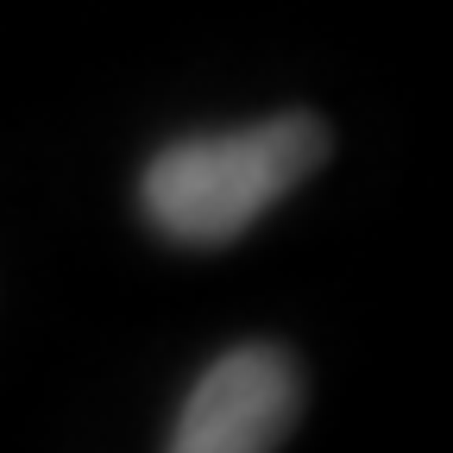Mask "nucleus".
Returning <instances> with one entry per match:
<instances>
[{
	"mask_svg": "<svg viewBox=\"0 0 453 453\" xmlns=\"http://www.w3.org/2000/svg\"><path fill=\"white\" fill-rule=\"evenodd\" d=\"M321 157H327V127L315 113H277V120L240 133H202L164 145L139 177V202L164 240L226 246L265 208L290 196Z\"/></svg>",
	"mask_w": 453,
	"mask_h": 453,
	"instance_id": "f257e3e1",
	"label": "nucleus"
},
{
	"mask_svg": "<svg viewBox=\"0 0 453 453\" xmlns=\"http://www.w3.org/2000/svg\"><path fill=\"white\" fill-rule=\"evenodd\" d=\"M303 410V378L283 347H234L220 353L170 428L177 453H271L290 441Z\"/></svg>",
	"mask_w": 453,
	"mask_h": 453,
	"instance_id": "f03ea898",
	"label": "nucleus"
}]
</instances>
